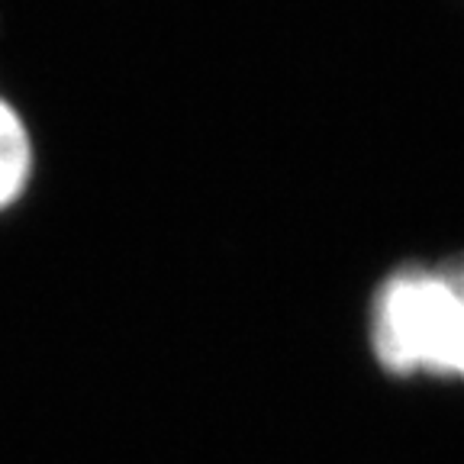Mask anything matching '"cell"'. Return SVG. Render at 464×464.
<instances>
[{"instance_id":"obj_1","label":"cell","mask_w":464,"mask_h":464,"mask_svg":"<svg viewBox=\"0 0 464 464\" xmlns=\"http://www.w3.org/2000/svg\"><path fill=\"white\" fill-rule=\"evenodd\" d=\"M368 342L393 377L464 381V255L391 271L371 297Z\"/></svg>"},{"instance_id":"obj_2","label":"cell","mask_w":464,"mask_h":464,"mask_svg":"<svg viewBox=\"0 0 464 464\" xmlns=\"http://www.w3.org/2000/svg\"><path fill=\"white\" fill-rule=\"evenodd\" d=\"M33 171V142L20 113L0 101V210L20 200Z\"/></svg>"}]
</instances>
